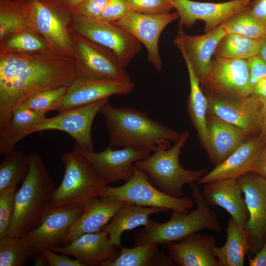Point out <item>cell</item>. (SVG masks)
<instances>
[{"label":"cell","instance_id":"obj_10","mask_svg":"<svg viewBox=\"0 0 266 266\" xmlns=\"http://www.w3.org/2000/svg\"><path fill=\"white\" fill-rule=\"evenodd\" d=\"M84 209L85 207L75 205L49 208L40 224L20 239L35 254L42 248L63 247L70 229Z\"/></svg>","mask_w":266,"mask_h":266},{"label":"cell","instance_id":"obj_16","mask_svg":"<svg viewBox=\"0 0 266 266\" xmlns=\"http://www.w3.org/2000/svg\"><path fill=\"white\" fill-rule=\"evenodd\" d=\"M73 149L87 159L107 185L129 180L133 175L135 163L148 157L152 152L147 149L128 147L113 149L109 147L99 152L76 147Z\"/></svg>","mask_w":266,"mask_h":266},{"label":"cell","instance_id":"obj_17","mask_svg":"<svg viewBox=\"0 0 266 266\" xmlns=\"http://www.w3.org/2000/svg\"><path fill=\"white\" fill-rule=\"evenodd\" d=\"M134 86L131 80L79 76L68 86L57 111L61 113L113 95H126Z\"/></svg>","mask_w":266,"mask_h":266},{"label":"cell","instance_id":"obj_46","mask_svg":"<svg viewBox=\"0 0 266 266\" xmlns=\"http://www.w3.org/2000/svg\"><path fill=\"white\" fill-rule=\"evenodd\" d=\"M266 178V145L252 166L250 171Z\"/></svg>","mask_w":266,"mask_h":266},{"label":"cell","instance_id":"obj_49","mask_svg":"<svg viewBox=\"0 0 266 266\" xmlns=\"http://www.w3.org/2000/svg\"><path fill=\"white\" fill-rule=\"evenodd\" d=\"M175 264L169 256L158 251L151 260V266H174Z\"/></svg>","mask_w":266,"mask_h":266},{"label":"cell","instance_id":"obj_6","mask_svg":"<svg viewBox=\"0 0 266 266\" xmlns=\"http://www.w3.org/2000/svg\"><path fill=\"white\" fill-rule=\"evenodd\" d=\"M61 159L65 173L52 195L49 208L65 205L85 207L100 197L107 184L85 157L73 149L64 153Z\"/></svg>","mask_w":266,"mask_h":266},{"label":"cell","instance_id":"obj_53","mask_svg":"<svg viewBox=\"0 0 266 266\" xmlns=\"http://www.w3.org/2000/svg\"></svg>","mask_w":266,"mask_h":266},{"label":"cell","instance_id":"obj_42","mask_svg":"<svg viewBox=\"0 0 266 266\" xmlns=\"http://www.w3.org/2000/svg\"><path fill=\"white\" fill-rule=\"evenodd\" d=\"M109 0H85L75 8V14L86 18L99 20Z\"/></svg>","mask_w":266,"mask_h":266},{"label":"cell","instance_id":"obj_32","mask_svg":"<svg viewBox=\"0 0 266 266\" xmlns=\"http://www.w3.org/2000/svg\"><path fill=\"white\" fill-rule=\"evenodd\" d=\"M0 163V191L17 186L27 175L30 156L13 149L5 155Z\"/></svg>","mask_w":266,"mask_h":266},{"label":"cell","instance_id":"obj_37","mask_svg":"<svg viewBox=\"0 0 266 266\" xmlns=\"http://www.w3.org/2000/svg\"><path fill=\"white\" fill-rule=\"evenodd\" d=\"M67 87L64 86L41 91L26 99L18 106L44 114L51 110L57 111Z\"/></svg>","mask_w":266,"mask_h":266},{"label":"cell","instance_id":"obj_12","mask_svg":"<svg viewBox=\"0 0 266 266\" xmlns=\"http://www.w3.org/2000/svg\"><path fill=\"white\" fill-rule=\"evenodd\" d=\"M206 97L207 115L217 117L252 136L259 134L263 107L252 95L244 97H230L210 92Z\"/></svg>","mask_w":266,"mask_h":266},{"label":"cell","instance_id":"obj_43","mask_svg":"<svg viewBox=\"0 0 266 266\" xmlns=\"http://www.w3.org/2000/svg\"><path fill=\"white\" fill-rule=\"evenodd\" d=\"M45 259L47 265L50 266H84L76 259L68 256L58 253L49 248H42L39 252Z\"/></svg>","mask_w":266,"mask_h":266},{"label":"cell","instance_id":"obj_25","mask_svg":"<svg viewBox=\"0 0 266 266\" xmlns=\"http://www.w3.org/2000/svg\"><path fill=\"white\" fill-rule=\"evenodd\" d=\"M215 238L198 233L166 244L169 256L181 266H219L213 249Z\"/></svg>","mask_w":266,"mask_h":266},{"label":"cell","instance_id":"obj_52","mask_svg":"<svg viewBox=\"0 0 266 266\" xmlns=\"http://www.w3.org/2000/svg\"><path fill=\"white\" fill-rule=\"evenodd\" d=\"M85 0H69V4L71 7L76 8Z\"/></svg>","mask_w":266,"mask_h":266},{"label":"cell","instance_id":"obj_35","mask_svg":"<svg viewBox=\"0 0 266 266\" xmlns=\"http://www.w3.org/2000/svg\"><path fill=\"white\" fill-rule=\"evenodd\" d=\"M35 252L20 239L9 235L0 238V266H23Z\"/></svg>","mask_w":266,"mask_h":266},{"label":"cell","instance_id":"obj_26","mask_svg":"<svg viewBox=\"0 0 266 266\" xmlns=\"http://www.w3.org/2000/svg\"><path fill=\"white\" fill-rule=\"evenodd\" d=\"M125 203L100 197L94 200L85 207L81 217L70 229L64 246L82 234L101 230Z\"/></svg>","mask_w":266,"mask_h":266},{"label":"cell","instance_id":"obj_40","mask_svg":"<svg viewBox=\"0 0 266 266\" xmlns=\"http://www.w3.org/2000/svg\"><path fill=\"white\" fill-rule=\"evenodd\" d=\"M131 11L146 14L171 12L174 7L169 0H126Z\"/></svg>","mask_w":266,"mask_h":266},{"label":"cell","instance_id":"obj_31","mask_svg":"<svg viewBox=\"0 0 266 266\" xmlns=\"http://www.w3.org/2000/svg\"><path fill=\"white\" fill-rule=\"evenodd\" d=\"M260 40L236 33H226L219 42L215 57L246 60L259 55Z\"/></svg>","mask_w":266,"mask_h":266},{"label":"cell","instance_id":"obj_48","mask_svg":"<svg viewBox=\"0 0 266 266\" xmlns=\"http://www.w3.org/2000/svg\"><path fill=\"white\" fill-rule=\"evenodd\" d=\"M251 95L260 102L263 107H266V78L254 86Z\"/></svg>","mask_w":266,"mask_h":266},{"label":"cell","instance_id":"obj_8","mask_svg":"<svg viewBox=\"0 0 266 266\" xmlns=\"http://www.w3.org/2000/svg\"><path fill=\"white\" fill-rule=\"evenodd\" d=\"M71 29L107 52L124 67L141 50L138 40L112 23L76 14L72 17Z\"/></svg>","mask_w":266,"mask_h":266},{"label":"cell","instance_id":"obj_21","mask_svg":"<svg viewBox=\"0 0 266 266\" xmlns=\"http://www.w3.org/2000/svg\"><path fill=\"white\" fill-rule=\"evenodd\" d=\"M50 249L72 256L84 266H105L120 254V248L113 245L107 233L102 230L85 233L67 245Z\"/></svg>","mask_w":266,"mask_h":266},{"label":"cell","instance_id":"obj_22","mask_svg":"<svg viewBox=\"0 0 266 266\" xmlns=\"http://www.w3.org/2000/svg\"><path fill=\"white\" fill-rule=\"evenodd\" d=\"M202 194L207 203L226 210L245 230L249 214L242 190L236 178L215 180L203 184Z\"/></svg>","mask_w":266,"mask_h":266},{"label":"cell","instance_id":"obj_39","mask_svg":"<svg viewBox=\"0 0 266 266\" xmlns=\"http://www.w3.org/2000/svg\"><path fill=\"white\" fill-rule=\"evenodd\" d=\"M17 191V186L0 191V238L8 235Z\"/></svg>","mask_w":266,"mask_h":266},{"label":"cell","instance_id":"obj_3","mask_svg":"<svg viewBox=\"0 0 266 266\" xmlns=\"http://www.w3.org/2000/svg\"><path fill=\"white\" fill-rule=\"evenodd\" d=\"M28 173L17 190L8 235L20 238L37 227L49 208L56 188L45 164L36 153L30 154Z\"/></svg>","mask_w":266,"mask_h":266},{"label":"cell","instance_id":"obj_19","mask_svg":"<svg viewBox=\"0 0 266 266\" xmlns=\"http://www.w3.org/2000/svg\"><path fill=\"white\" fill-rule=\"evenodd\" d=\"M78 76L131 80L129 73L107 52L70 29Z\"/></svg>","mask_w":266,"mask_h":266},{"label":"cell","instance_id":"obj_45","mask_svg":"<svg viewBox=\"0 0 266 266\" xmlns=\"http://www.w3.org/2000/svg\"><path fill=\"white\" fill-rule=\"evenodd\" d=\"M249 8L266 29V0H252Z\"/></svg>","mask_w":266,"mask_h":266},{"label":"cell","instance_id":"obj_15","mask_svg":"<svg viewBox=\"0 0 266 266\" xmlns=\"http://www.w3.org/2000/svg\"><path fill=\"white\" fill-rule=\"evenodd\" d=\"M109 101L104 99L70 109L46 119L33 131L56 130L65 132L75 140V147L95 151L91 136V128L97 113Z\"/></svg>","mask_w":266,"mask_h":266},{"label":"cell","instance_id":"obj_55","mask_svg":"<svg viewBox=\"0 0 266 266\" xmlns=\"http://www.w3.org/2000/svg\"></svg>","mask_w":266,"mask_h":266},{"label":"cell","instance_id":"obj_14","mask_svg":"<svg viewBox=\"0 0 266 266\" xmlns=\"http://www.w3.org/2000/svg\"><path fill=\"white\" fill-rule=\"evenodd\" d=\"M200 83L210 92L230 97L249 96L253 90L247 60L242 59L215 57Z\"/></svg>","mask_w":266,"mask_h":266},{"label":"cell","instance_id":"obj_5","mask_svg":"<svg viewBox=\"0 0 266 266\" xmlns=\"http://www.w3.org/2000/svg\"><path fill=\"white\" fill-rule=\"evenodd\" d=\"M189 132L181 133L178 139L171 147L169 141L160 142L152 155L139 160L134 166L145 172L151 182L164 193L173 197L183 196V187L198 182L208 172L206 169H187L179 163L181 150L189 136Z\"/></svg>","mask_w":266,"mask_h":266},{"label":"cell","instance_id":"obj_47","mask_svg":"<svg viewBox=\"0 0 266 266\" xmlns=\"http://www.w3.org/2000/svg\"><path fill=\"white\" fill-rule=\"evenodd\" d=\"M248 263L250 266H266V237L262 248L253 258L248 253Z\"/></svg>","mask_w":266,"mask_h":266},{"label":"cell","instance_id":"obj_27","mask_svg":"<svg viewBox=\"0 0 266 266\" xmlns=\"http://www.w3.org/2000/svg\"><path fill=\"white\" fill-rule=\"evenodd\" d=\"M167 211L164 208L141 206L125 202L101 230L107 233L111 243L120 248L122 246L121 235L124 231L140 226L145 227L151 220L150 215Z\"/></svg>","mask_w":266,"mask_h":266},{"label":"cell","instance_id":"obj_1","mask_svg":"<svg viewBox=\"0 0 266 266\" xmlns=\"http://www.w3.org/2000/svg\"><path fill=\"white\" fill-rule=\"evenodd\" d=\"M77 76L76 60L54 52L0 53V137L22 101L41 91L68 86Z\"/></svg>","mask_w":266,"mask_h":266},{"label":"cell","instance_id":"obj_2","mask_svg":"<svg viewBox=\"0 0 266 266\" xmlns=\"http://www.w3.org/2000/svg\"><path fill=\"white\" fill-rule=\"evenodd\" d=\"M99 112L105 120L110 147L147 149L153 152L160 142L175 143L180 135L181 133L132 107H115L108 101Z\"/></svg>","mask_w":266,"mask_h":266},{"label":"cell","instance_id":"obj_33","mask_svg":"<svg viewBox=\"0 0 266 266\" xmlns=\"http://www.w3.org/2000/svg\"><path fill=\"white\" fill-rule=\"evenodd\" d=\"M49 52L54 51L43 38L31 29L12 34L0 41V53H36Z\"/></svg>","mask_w":266,"mask_h":266},{"label":"cell","instance_id":"obj_41","mask_svg":"<svg viewBox=\"0 0 266 266\" xmlns=\"http://www.w3.org/2000/svg\"><path fill=\"white\" fill-rule=\"evenodd\" d=\"M130 11L126 0H109L99 20L112 23L122 19Z\"/></svg>","mask_w":266,"mask_h":266},{"label":"cell","instance_id":"obj_54","mask_svg":"<svg viewBox=\"0 0 266 266\" xmlns=\"http://www.w3.org/2000/svg\"></svg>","mask_w":266,"mask_h":266},{"label":"cell","instance_id":"obj_23","mask_svg":"<svg viewBox=\"0 0 266 266\" xmlns=\"http://www.w3.org/2000/svg\"><path fill=\"white\" fill-rule=\"evenodd\" d=\"M265 146L260 134L249 138L226 159L202 176L199 184L227 178H237L249 172Z\"/></svg>","mask_w":266,"mask_h":266},{"label":"cell","instance_id":"obj_44","mask_svg":"<svg viewBox=\"0 0 266 266\" xmlns=\"http://www.w3.org/2000/svg\"><path fill=\"white\" fill-rule=\"evenodd\" d=\"M250 80L253 87L263 79L266 78V62L259 55L247 60Z\"/></svg>","mask_w":266,"mask_h":266},{"label":"cell","instance_id":"obj_7","mask_svg":"<svg viewBox=\"0 0 266 266\" xmlns=\"http://www.w3.org/2000/svg\"><path fill=\"white\" fill-rule=\"evenodd\" d=\"M100 198L132 203L139 206L189 212L194 200L187 197H173L156 187L148 175L134 165L133 173L123 185L105 188Z\"/></svg>","mask_w":266,"mask_h":266},{"label":"cell","instance_id":"obj_50","mask_svg":"<svg viewBox=\"0 0 266 266\" xmlns=\"http://www.w3.org/2000/svg\"><path fill=\"white\" fill-rule=\"evenodd\" d=\"M266 145V107H262L261 114V129L259 133Z\"/></svg>","mask_w":266,"mask_h":266},{"label":"cell","instance_id":"obj_38","mask_svg":"<svg viewBox=\"0 0 266 266\" xmlns=\"http://www.w3.org/2000/svg\"><path fill=\"white\" fill-rule=\"evenodd\" d=\"M32 29L23 9L21 11L1 9L0 41L16 33Z\"/></svg>","mask_w":266,"mask_h":266},{"label":"cell","instance_id":"obj_34","mask_svg":"<svg viewBox=\"0 0 266 266\" xmlns=\"http://www.w3.org/2000/svg\"><path fill=\"white\" fill-rule=\"evenodd\" d=\"M221 26L227 33H236L257 40L266 35V29L249 7L231 16Z\"/></svg>","mask_w":266,"mask_h":266},{"label":"cell","instance_id":"obj_11","mask_svg":"<svg viewBox=\"0 0 266 266\" xmlns=\"http://www.w3.org/2000/svg\"><path fill=\"white\" fill-rule=\"evenodd\" d=\"M179 18L177 11L157 14L130 11L122 19L112 23L143 44L147 51V61L157 71H161L163 65L158 48L160 35L167 25Z\"/></svg>","mask_w":266,"mask_h":266},{"label":"cell","instance_id":"obj_28","mask_svg":"<svg viewBox=\"0 0 266 266\" xmlns=\"http://www.w3.org/2000/svg\"><path fill=\"white\" fill-rule=\"evenodd\" d=\"M45 114L18 106L13 111L8 129L0 138V153L5 155L14 149L15 145L46 119Z\"/></svg>","mask_w":266,"mask_h":266},{"label":"cell","instance_id":"obj_13","mask_svg":"<svg viewBox=\"0 0 266 266\" xmlns=\"http://www.w3.org/2000/svg\"><path fill=\"white\" fill-rule=\"evenodd\" d=\"M236 179L249 214L245 229L249 252L254 254L262 248L266 236V179L252 171Z\"/></svg>","mask_w":266,"mask_h":266},{"label":"cell","instance_id":"obj_29","mask_svg":"<svg viewBox=\"0 0 266 266\" xmlns=\"http://www.w3.org/2000/svg\"><path fill=\"white\" fill-rule=\"evenodd\" d=\"M227 239L221 247L216 246L213 253L219 266H243L248 254L249 245L245 230L230 217L227 223Z\"/></svg>","mask_w":266,"mask_h":266},{"label":"cell","instance_id":"obj_24","mask_svg":"<svg viewBox=\"0 0 266 266\" xmlns=\"http://www.w3.org/2000/svg\"><path fill=\"white\" fill-rule=\"evenodd\" d=\"M208 148L206 152L215 166L226 159L252 136L215 116L207 115Z\"/></svg>","mask_w":266,"mask_h":266},{"label":"cell","instance_id":"obj_30","mask_svg":"<svg viewBox=\"0 0 266 266\" xmlns=\"http://www.w3.org/2000/svg\"><path fill=\"white\" fill-rule=\"evenodd\" d=\"M185 62L190 80V94L188 100V112L197 131L201 145L206 151L208 148L207 129V100L202 92L200 81L195 73L188 59Z\"/></svg>","mask_w":266,"mask_h":266},{"label":"cell","instance_id":"obj_4","mask_svg":"<svg viewBox=\"0 0 266 266\" xmlns=\"http://www.w3.org/2000/svg\"><path fill=\"white\" fill-rule=\"evenodd\" d=\"M189 185L197 205L196 208L186 213L173 211L170 219L164 223L151 220L143 229L135 234V245L144 243L166 245L203 230L218 233L222 232V226L217 214L210 208L196 182Z\"/></svg>","mask_w":266,"mask_h":266},{"label":"cell","instance_id":"obj_20","mask_svg":"<svg viewBox=\"0 0 266 266\" xmlns=\"http://www.w3.org/2000/svg\"><path fill=\"white\" fill-rule=\"evenodd\" d=\"M227 33L220 25L214 30L199 35L188 34L179 26L173 43L182 57L189 62L200 83L208 72L218 44Z\"/></svg>","mask_w":266,"mask_h":266},{"label":"cell","instance_id":"obj_18","mask_svg":"<svg viewBox=\"0 0 266 266\" xmlns=\"http://www.w3.org/2000/svg\"><path fill=\"white\" fill-rule=\"evenodd\" d=\"M179 16V26L191 28L198 20L205 24L207 33L220 26L231 16L250 5L252 0H233L223 2L192 0H169Z\"/></svg>","mask_w":266,"mask_h":266},{"label":"cell","instance_id":"obj_9","mask_svg":"<svg viewBox=\"0 0 266 266\" xmlns=\"http://www.w3.org/2000/svg\"><path fill=\"white\" fill-rule=\"evenodd\" d=\"M23 9L32 29L54 52L76 60L70 34L72 18L41 0H31Z\"/></svg>","mask_w":266,"mask_h":266},{"label":"cell","instance_id":"obj_36","mask_svg":"<svg viewBox=\"0 0 266 266\" xmlns=\"http://www.w3.org/2000/svg\"><path fill=\"white\" fill-rule=\"evenodd\" d=\"M158 245L154 243H144L133 248H120L119 255L105 266H147L158 251Z\"/></svg>","mask_w":266,"mask_h":266},{"label":"cell","instance_id":"obj_51","mask_svg":"<svg viewBox=\"0 0 266 266\" xmlns=\"http://www.w3.org/2000/svg\"><path fill=\"white\" fill-rule=\"evenodd\" d=\"M259 55L266 62V35L260 40Z\"/></svg>","mask_w":266,"mask_h":266}]
</instances>
